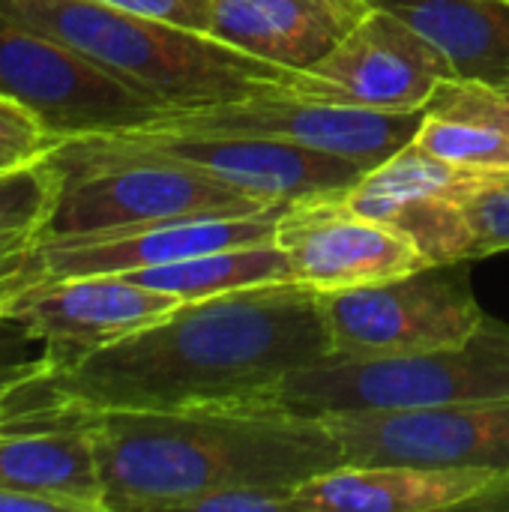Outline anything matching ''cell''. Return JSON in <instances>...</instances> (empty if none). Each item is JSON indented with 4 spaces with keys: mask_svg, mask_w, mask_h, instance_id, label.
Segmentation results:
<instances>
[{
    "mask_svg": "<svg viewBox=\"0 0 509 512\" xmlns=\"http://www.w3.org/2000/svg\"><path fill=\"white\" fill-rule=\"evenodd\" d=\"M330 360L318 291L282 282L183 303L51 375L96 411H183L273 402L288 375Z\"/></svg>",
    "mask_w": 509,
    "mask_h": 512,
    "instance_id": "cell-1",
    "label": "cell"
},
{
    "mask_svg": "<svg viewBox=\"0 0 509 512\" xmlns=\"http://www.w3.org/2000/svg\"><path fill=\"white\" fill-rule=\"evenodd\" d=\"M96 411V408H93ZM96 465L105 512H180L219 489H285L345 465L324 417L276 402L96 411Z\"/></svg>",
    "mask_w": 509,
    "mask_h": 512,
    "instance_id": "cell-2",
    "label": "cell"
},
{
    "mask_svg": "<svg viewBox=\"0 0 509 512\" xmlns=\"http://www.w3.org/2000/svg\"><path fill=\"white\" fill-rule=\"evenodd\" d=\"M0 3L171 114L276 90L294 72L237 51L207 33L99 0Z\"/></svg>",
    "mask_w": 509,
    "mask_h": 512,
    "instance_id": "cell-3",
    "label": "cell"
},
{
    "mask_svg": "<svg viewBox=\"0 0 509 512\" xmlns=\"http://www.w3.org/2000/svg\"><path fill=\"white\" fill-rule=\"evenodd\" d=\"M48 156L60 171V189L45 237L105 234L195 216H249L276 207L195 168L111 150L93 135L66 138Z\"/></svg>",
    "mask_w": 509,
    "mask_h": 512,
    "instance_id": "cell-4",
    "label": "cell"
},
{
    "mask_svg": "<svg viewBox=\"0 0 509 512\" xmlns=\"http://www.w3.org/2000/svg\"><path fill=\"white\" fill-rule=\"evenodd\" d=\"M509 396V324L486 315L459 345L384 360H330L288 375L273 402L303 417L405 411Z\"/></svg>",
    "mask_w": 509,
    "mask_h": 512,
    "instance_id": "cell-5",
    "label": "cell"
},
{
    "mask_svg": "<svg viewBox=\"0 0 509 512\" xmlns=\"http://www.w3.org/2000/svg\"><path fill=\"white\" fill-rule=\"evenodd\" d=\"M333 360H384L459 345L486 321L468 261L318 294Z\"/></svg>",
    "mask_w": 509,
    "mask_h": 512,
    "instance_id": "cell-6",
    "label": "cell"
},
{
    "mask_svg": "<svg viewBox=\"0 0 509 512\" xmlns=\"http://www.w3.org/2000/svg\"><path fill=\"white\" fill-rule=\"evenodd\" d=\"M0 93L54 138L141 129L171 111L0 3Z\"/></svg>",
    "mask_w": 509,
    "mask_h": 512,
    "instance_id": "cell-7",
    "label": "cell"
},
{
    "mask_svg": "<svg viewBox=\"0 0 509 512\" xmlns=\"http://www.w3.org/2000/svg\"><path fill=\"white\" fill-rule=\"evenodd\" d=\"M93 420L96 411L66 396L51 372L18 387L0 408V486L60 512H105Z\"/></svg>",
    "mask_w": 509,
    "mask_h": 512,
    "instance_id": "cell-8",
    "label": "cell"
},
{
    "mask_svg": "<svg viewBox=\"0 0 509 512\" xmlns=\"http://www.w3.org/2000/svg\"><path fill=\"white\" fill-rule=\"evenodd\" d=\"M93 138L129 156L165 159L195 168L267 204H288L306 195L345 192L369 171L351 159L297 144L246 135L192 132L162 123Z\"/></svg>",
    "mask_w": 509,
    "mask_h": 512,
    "instance_id": "cell-9",
    "label": "cell"
},
{
    "mask_svg": "<svg viewBox=\"0 0 509 512\" xmlns=\"http://www.w3.org/2000/svg\"><path fill=\"white\" fill-rule=\"evenodd\" d=\"M450 78V63L420 30L369 6L318 63L291 72L282 90L372 111H426Z\"/></svg>",
    "mask_w": 509,
    "mask_h": 512,
    "instance_id": "cell-10",
    "label": "cell"
},
{
    "mask_svg": "<svg viewBox=\"0 0 509 512\" xmlns=\"http://www.w3.org/2000/svg\"><path fill=\"white\" fill-rule=\"evenodd\" d=\"M423 114L426 111L354 108V105L294 96L276 87L222 105L174 111L159 123L174 129H192V132L246 135V138L297 144V147L351 159L363 168H375L411 144Z\"/></svg>",
    "mask_w": 509,
    "mask_h": 512,
    "instance_id": "cell-11",
    "label": "cell"
},
{
    "mask_svg": "<svg viewBox=\"0 0 509 512\" xmlns=\"http://www.w3.org/2000/svg\"><path fill=\"white\" fill-rule=\"evenodd\" d=\"M345 465H426L509 474V396L405 411L324 417Z\"/></svg>",
    "mask_w": 509,
    "mask_h": 512,
    "instance_id": "cell-12",
    "label": "cell"
},
{
    "mask_svg": "<svg viewBox=\"0 0 509 512\" xmlns=\"http://www.w3.org/2000/svg\"><path fill=\"white\" fill-rule=\"evenodd\" d=\"M276 246L288 255L294 282L318 294L429 267V258L408 237L345 204L342 192L288 201L276 222Z\"/></svg>",
    "mask_w": 509,
    "mask_h": 512,
    "instance_id": "cell-13",
    "label": "cell"
},
{
    "mask_svg": "<svg viewBox=\"0 0 509 512\" xmlns=\"http://www.w3.org/2000/svg\"><path fill=\"white\" fill-rule=\"evenodd\" d=\"M285 207L288 204H276L249 216H195L105 234L45 237L30 255V270L39 285H48L78 276L135 273L216 249L270 243L276 240V222Z\"/></svg>",
    "mask_w": 509,
    "mask_h": 512,
    "instance_id": "cell-14",
    "label": "cell"
},
{
    "mask_svg": "<svg viewBox=\"0 0 509 512\" xmlns=\"http://www.w3.org/2000/svg\"><path fill=\"white\" fill-rule=\"evenodd\" d=\"M480 180L486 174L456 168L408 144L387 162L369 168L342 198L408 237L429 264H453L471 261L474 234L462 192Z\"/></svg>",
    "mask_w": 509,
    "mask_h": 512,
    "instance_id": "cell-15",
    "label": "cell"
},
{
    "mask_svg": "<svg viewBox=\"0 0 509 512\" xmlns=\"http://www.w3.org/2000/svg\"><path fill=\"white\" fill-rule=\"evenodd\" d=\"M180 306L165 291L105 273L33 285L9 309L48 342L54 372H66Z\"/></svg>",
    "mask_w": 509,
    "mask_h": 512,
    "instance_id": "cell-16",
    "label": "cell"
},
{
    "mask_svg": "<svg viewBox=\"0 0 509 512\" xmlns=\"http://www.w3.org/2000/svg\"><path fill=\"white\" fill-rule=\"evenodd\" d=\"M366 9V0H210L207 36L297 72L318 63Z\"/></svg>",
    "mask_w": 509,
    "mask_h": 512,
    "instance_id": "cell-17",
    "label": "cell"
},
{
    "mask_svg": "<svg viewBox=\"0 0 509 512\" xmlns=\"http://www.w3.org/2000/svg\"><path fill=\"white\" fill-rule=\"evenodd\" d=\"M498 477L468 468L339 465L294 489V512L465 510Z\"/></svg>",
    "mask_w": 509,
    "mask_h": 512,
    "instance_id": "cell-18",
    "label": "cell"
},
{
    "mask_svg": "<svg viewBox=\"0 0 509 512\" xmlns=\"http://www.w3.org/2000/svg\"><path fill=\"white\" fill-rule=\"evenodd\" d=\"M420 30L453 78L509 84V0H366Z\"/></svg>",
    "mask_w": 509,
    "mask_h": 512,
    "instance_id": "cell-19",
    "label": "cell"
},
{
    "mask_svg": "<svg viewBox=\"0 0 509 512\" xmlns=\"http://www.w3.org/2000/svg\"><path fill=\"white\" fill-rule=\"evenodd\" d=\"M138 285L165 291L183 303L210 300L231 291L261 288V285H282L294 282V270L282 246L276 240L270 243H252V246H231L204 252L195 258H183L174 264L135 270V273H117Z\"/></svg>",
    "mask_w": 509,
    "mask_h": 512,
    "instance_id": "cell-20",
    "label": "cell"
},
{
    "mask_svg": "<svg viewBox=\"0 0 509 512\" xmlns=\"http://www.w3.org/2000/svg\"><path fill=\"white\" fill-rule=\"evenodd\" d=\"M60 189V171L48 153L0 171V273L24 267L45 237Z\"/></svg>",
    "mask_w": 509,
    "mask_h": 512,
    "instance_id": "cell-21",
    "label": "cell"
},
{
    "mask_svg": "<svg viewBox=\"0 0 509 512\" xmlns=\"http://www.w3.org/2000/svg\"><path fill=\"white\" fill-rule=\"evenodd\" d=\"M411 144L456 168L509 177V132L489 120L426 111Z\"/></svg>",
    "mask_w": 509,
    "mask_h": 512,
    "instance_id": "cell-22",
    "label": "cell"
},
{
    "mask_svg": "<svg viewBox=\"0 0 509 512\" xmlns=\"http://www.w3.org/2000/svg\"><path fill=\"white\" fill-rule=\"evenodd\" d=\"M48 372H54L48 342L18 312H0V408L18 387Z\"/></svg>",
    "mask_w": 509,
    "mask_h": 512,
    "instance_id": "cell-23",
    "label": "cell"
},
{
    "mask_svg": "<svg viewBox=\"0 0 509 512\" xmlns=\"http://www.w3.org/2000/svg\"><path fill=\"white\" fill-rule=\"evenodd\" d=\"M471 222V261L509 252V177H486L462 192Z\"/></svg>",
    "mask_w": 509,
    "mask_h": 512,
    "instance_id": "cell-24",
    "label": "cell"
},
{
    "mask_svg": "<svg viewBox=\"0 0 509 512\" xmlns=\"http://www.w3.org/2000/svg\"><path fill=\"white\" fill-rule=\"evenodd\" d=\"M180 512H294V492L285 489H219L192 498Z\"/></svg>",
    "mask_w": 509,
    "mask_h": 512,
    "instance_id": "cell-25",
    "label": "cell"
},
{
    "mask_svg": "<svg viewBox=\"0 0 509 512\" xmlns=\"http://www.w3.org/2000/svg\"><path fill=\"white\" fill-rule=\"evenodd\" d=\"M57 144L60 138H54L24 105L0 93V147L39 156V153L54 150Z\"/></svg>",
    "mask_w": 509,
    "mask_h": 512,
    "instance_id": "cell-26",
    "label": "cell"
},
{
    "mask_svg": "<svg viewBox=\"0 0 509 512\" xmlns=\"http://www.w3.org/2000/svg\"><path fill=\"white\" fill-rule=\"evenodd\" d=\"M135 15H147V18H159V21H171L198 33L210 30V0H99Z\"/></svg>",
    "mask_w": 509,
    "mask_h": 512,
    "instance_id": "cell-27",
    "label": "cell"
},
{
    "mask_svg": "<svg viewBox=\"0 0 509 512\" xmlns=\"http://www.w3.org/2000/svg\"><path fill=\"white\" fill-rule=\"evenodd\" d=\"M39 285L36 273L30 270V261L24 267H12V270H3L0 273V312H6L27 288Z\"/></svg>",
    "mask_w": 509,
    "mask_h": 512,
    "instance_id": "cell-28",
    "label": "cell"
},
{
    "mask_svg": "<svg viewBox=\"0 0 509 512\" xmlns=\"http://www.w3.org/2000/svg\"><path fill=\"white\" fill-rule=\"evenodd\" d=\"M60 512L54 501L39 498V495H27V492H15L0 486V512Z\"/></svg>",
    "mask_w": 509,
    "mask_h": 512,
    "instance_id": "cell-29",
    "label": "cell"
},
{
    "mask_svg": "<svg viewBox=\"0 0 509 512\" xmlns=\"http://www.w3.org/2000/svg\"><path fill=\"white\" fill-rule=\"evenodd\" d=\"M465 510L477 512H509V474L498 477L492 486H486Z\"/></svg>",
    "mask_w": 509,
    "mask_h": 512,
    "instance_id": "cell-30",
    "label": "cell"
},
{
    "mask_svg": "<svg viewBox=\"0 0 509 512\" xmlns=\"http://www.w3.org/2000/svg\"><path fill=\"white\" fill-rule=\"evenodd\" d=\"M39 156H42V153H39ZM27 159H33V156L18 153V150H9V147H0V171L15 168V165H21V162H27Z\"/></svg>",
    "mask_w": 509,
    "mask_h": 512,
    "instance_id": "cell-31",
    "label": "cell"
},
{
    "mask_svg": "<svg viewBox=\"0 0 509 512\" xmlns=\"http://www.w3.org/2000/svg\"><path fill=\"white\" fill-rule=\"evenodd\" d=\"M495 90H498V93H501V96L509 102V84H501V87H495Z\"/></svg>",
    "mask_w": 509,
    "mask_h": 512,
    "instance_id": "cell-32",
    "label": "cell"
}]
</instances>
